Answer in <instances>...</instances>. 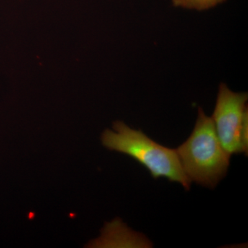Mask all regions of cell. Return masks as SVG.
Returning <instances> with one entry per match:
<instances>
[{"mask_svg":"<svg viewBox=\"0 0 248 248\" xmlns=\"http://www.w3.org/2000/svg\"><path fill=\"white\" fill-rule=\"evenodd\" d=\"M113 128L115 131L107 130L103 133L102 143L106 148L131 156L146 167L154 179L166 177L190 190L192 182L184 172L176 150L161 146L141 130L129 128L123 122H116Z\"/></svg>","mask_w":248,"mask_h":248,"instance_id":"cell-2","label":"cell"},{"mask_svg":"<svg viewBox=\"0 0 248 248\" xmlns=\"http://www.w3.org/2000/svg\"><path fill=\"white\" fill-rule=\"evenodd\" d=\"M248 93H234L225 84L218 89L212 120L217 137L228 155H248Z\"/></svg>","mask_w":248,"mask_h":248,"instance_id":"cell-3","label":"cell"},{"mask_svg":"<svg viewBox=\"0 0 248 248\" xmlns=\"http://www.w3.org/2000/svg\"><path fill=\"white\" fill-rule=\"evenodd\" d=\"M176 152L191 182L210 188L225 177L230 166L231 155L222 147L213 120L201 108L190 138Z\"/></svg>","mask_w":248,"mask_h":248,"instance_id":"cell-1","label":"cell"},{"mask_svg":"<svg viewBox=\"0 0 248 248\" xmlns=\"http://www.w3.org/2000/svg\"><path fill=\"white\" fill-rule=\"evenodd\" d=\"M226 0H172L175 7L205 11L224 2Z\"/></svg>","mask_w":248,"mask_h":248,"instance_id":"cell-4","label":"cell"}]
</instances>
